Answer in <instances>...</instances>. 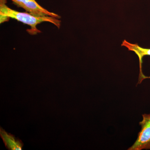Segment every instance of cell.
Returning <instances> with one entry per match:
<instances>
[{"instance_id": "cell-2", "label": "cell", "mask_w": 150, "mask_h": 150, "mask_svg": "<svg viewBox=\"0 0 150 150\" xmlns=\"http://www.w3.org/2000/svg\"><path fill=\"white\" fill-rule=\"evenodd\" d=\"M143 120L139 123L142 129L137 140L129 150L150 149V113L142 115Z\"/></svg>"}, {"instance_id": "cell-4", "label": "cell", "mask_w": 150, "mask_h": 150, "mask_svg": "<svg viewBox=\"0 0 150 150\" xmlns=\"http://www.w3.org/2000/svg\"><path fill=\"white\" fill-rule=\"evenodd\" d=\"M121 46H125L128 48L129 51H133L138 56L140 62V77L141 76H142V78L144 77H145L142 72V59L143 57L145 56H150V48L148 49L142 48L139 46L137 43L133 44L129 43L125 40H123Z\"/></svg>"}, {"instance_id": "cell-1", "label": "cell", "mask_w": 150, "mask_h": 150, "mask_svg": "<svg viewBox=\"0 0 150 150\" xmlns=\"http://www.w3.org/2000/svg\"><path fill=\"white\" fill-rule=\"evenodd\" d=\"M6 0H0V16L14 19L29 25L30 28L27 29V31L30 35H36L41 33L36 26L38 24L44 22L51 23L59 28L61 27V21L59 18L50 16H35L29 13L20 12L10 8L6 5Z\"/></svg>"}, {"instance_id": "cell-3", "label": "cell", "mask_w": 150, "mask_h": 150, "mask_svg": "<svg viewBox=\"0 0 150 150\" xmlns=\"http://www.w3.org/2000/svg\"><path fill=\"white\" fill-rule=\"evenodd\" d=\"M18 7L24 9L28 13L35 16H50L60 19L61 16L43 8L35 0H11Z\"/></svg>"}, {"instance_id": "cell-5", "label": "cell", "mask_w": 150, "mask_h": 150, "mask_svg": "<svg viewBox=\"0 0 150 150\" xmlns=\"http://www.w3.org/2000/svg\"><path fill=\"white\" fill-rule=\"evenodd\" d=\"M1 135L4 142L8 146V148L13 150H21V144L16 141L13 137L8 135L5 133H2Z\"/></svg>"}]
</instances>
